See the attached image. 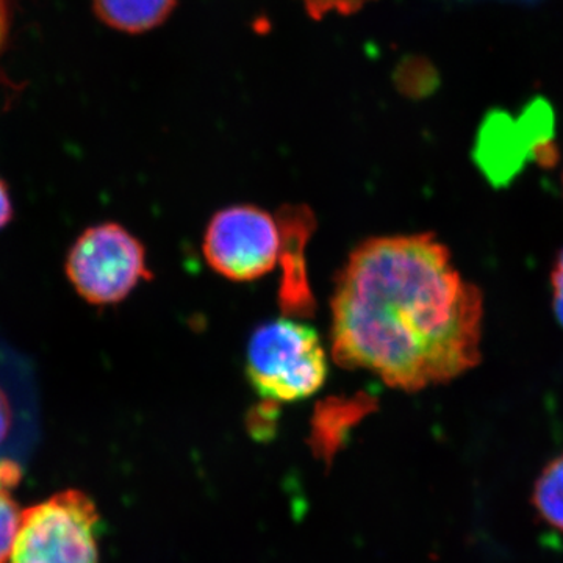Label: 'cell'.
Masks as SVG:
<instances>
[{"instance_id":"obj_3","label":"cell","mask_w":563,"mask_h":563,"mask_svg":"<svg viewBox=\"0 0 563 563\" xmlns=\"http://www.w3.org/2000/svg\"><path fill=\"white\" fill-rule=\"evenodd\" d=\"M101 531V514L87 493H55L22 512L9 563H99Z\"/></svg>"},{"instance_id":"obj_5","label":"cell","mask_w":563,"mask_h":563,"mask_svg":"<svg viewBox=\"0 0 563 563\" xmlns=\"http://www.w3.org/2000/svg\"><path fill=\"white\" fill-rule=\"evenodd\" d=\"M203 255L228 279L247 282L272 272L282 252L280 225L268 211L233 206L211 218Z\"/></svg>"},{"instance_id":"obj_11","label":"cell","mask_w":563,"mask_h":563,"mask_svg":"<svg viewBox=\"0 0 563 563\" xmlns=\"http://www.w3.org/2000/svg\"><path fill=\"white\" fill-rule=\"evenodd\" d=\"M13 429V409L9 396L0 388V446L9 440Z\"/></svg>"},{"instance_id":"obj_4","label":"cell","mask_w":563,"mask_h":563,"mask_svg":"<svg viewBox=\"0 0 563 563\" xmlns=\"http://www.w3.org/2000/svg\"><path fill=\"white\" fill-rule=\"evenodd\" d=\"M65 272L74 290L95 306L124 301L152 276L143 244L117 222H102L81 233L70 246Z\"/></svg>"},{"instance_id":"obj_9","label":"cell","mask_w":563,"mask_h":563,"mask_svg":"<svg viewBox=\"0 0 563 563\" xmlns=\"http://www.w3.org/2000/svg\"><path fill=\"white\" fill-rule=\"evenodd\" d=\"M368 2H372V0H302L306 10L314 20H321V18L331 13H357Z\"/></svg>"},{"instance_id":"obj_8","label":"cell","mask_w":563,"mask_h":563,"mask_svg":"<svg viewBox=\"0 0 563 563\" xmlns=\"http://www.w3.org/2000/svg\"><path fill=\"white\" fill-rule=\"evenodd\" d=\"M531 504L544 525L563 532V453L548 463L537 477Z\"/></svg>"},{"instance_id":"obj_10","label":"cell","mask_w":563,"mask_h":563,"mask_svg":"<svg viewBox=\"0 0 563 563\" xmlns=\"http://www.w3.org/2000/svg\"><path fill=\"white\" fill-rule=\"evenodd\" d=\"M551 285H553L554 314L563 328V250L555 258L553 273H551Z\"/></svg>"},{"instance_id":"obj_6","label":"cell","mask_w":563,"mask_h":563,"mask_svg":"<svg viewBox=\"0 0 563 563\" xmlns=\"http://www.w3.org/2000/svg\"><path fill=\"white\" fill-rule=\"evenodd\" d=\"M96 16L125 33H143L158 27L172 14L176 0H91Z\"/></svg>"},{"instance_id":"obj_13","label":"cell","mask_w":563,"mask_h":563,"mask_svg":"<svg viewBox=\"0 0 563 563\" xmlns=\"http://www.w3.org/2000/svg\"><path fill=\"white\" fill-rule=\"evenodd\" d=\"M11 31L10 0H0V55L5 51Z\"/></svg>"},{"instance_id":"obj_12","label":"cell","mask_w":563,"mask_h":563,"mask_svg":"<svg viewBox=\"0 0 563 563\" xmlns=\"http://www.w3.org/2000/svg\"><path fill=\"white\" fill-rule=\"evenodd\" d=\"M11 220H13V202H11L9 185L0 179V229L9 225Z\"/></svg>"},{"instance_id":"obj_1","label":"cell","mask_w":563,"mask_h":563,"mask_svg":"<svg viewBox=\"0 0 563 563\" xmlns=\"http://www.w3.org/2000/svg\"><path fill=\"white\" fill-rule=\"evenodd\" d=\"M483 324V292L432 233L377 236L352 251L336 280L333 361L420 391L479 365Z\"/></svg>"},{"instance_id":"obj_7","label":"cell","mask_w":563,"mask_h":563,"mask_svg":"<svg viewBox=\"0 0 563 563\" xmlns=\"http://www.w3.org/2000/svg\"><path fill=\"white\" fill-rule=\"evenodd\" d=\"M21 479L20 463L0 457V563L9 562L14 540L20 531L22 512L13 492Z\"/></svg>"},{"instance_id":"obj_2","label":"cell","mask_w":563,"mask_h":563,"mask_svg":"<svg viewBox=\"0 0 563 563\" xmlns=\"http://www.w3.org/2000/svg\"><path fill=\"white\" fill-rule=\"evenodd\" d=\"M246 374L262 398L301 401L314 395L328 377V358L320 336L302 322L276 320L252 333Z\"/></svg>"}]
</instances>
